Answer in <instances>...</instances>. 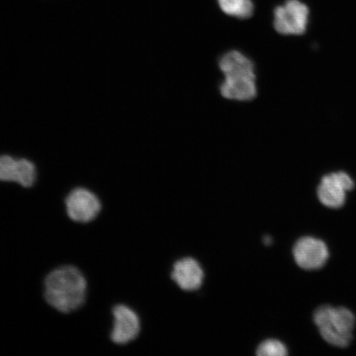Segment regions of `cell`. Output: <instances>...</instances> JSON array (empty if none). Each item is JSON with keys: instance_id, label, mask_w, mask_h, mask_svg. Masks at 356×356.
Here are the masks:
<instances>
[{"instance_id": "cell-5", "label": "cell", "mask_w": 356, "mask_h": 356, "mask_svg": "<svg viewBox=\"0 0 356 356\" xmlns=\"http://www.w3.org/2000/svg\"><path fill=\"white\" fill-rule=\"evenodd\" d=\"M355 182L345 172H336L325 175L318 186L317 195L323 206L339 209L344 206L346 193L353 190Z\"/></svg>"}, {"instance_id": "cell-1", "label": "cell", "mask_w": 356, "mask_h": 356, "mask_svg": "<svg viewBox=\"0 0 356 356\" xmlns=\"http://www.w3.org/2000/svg\"><path fill=\"white\" fill-rule=\"evenodd\" d=\"M88 283L82 271L68 265L57 267L44 280V299L52 309L69 314L86 304Z\"/></svg>"}, {"instance_id": "cell-2", "label": "cell", "mask_w": 356, "mask_h": 356, "mask_svg": "<svg viewBox=\"0 0 356 356\" xmlns=\"http://www.w3.org/2000/svg\"><path fill=\"white\" fill-rule=\"evenodd\" d=\"M314 322L328 344L345 348L353 339L355 316L344 307L320 306L314 312Z\"/></svg>"}, {"instance_id": "cell-4", "label": "cell", "mask_w": 356, "mask_h": 356, "mask_svg": "<svg viewBox=\"0 0 356 356\" xmlns=\"http://www.w3.org/2000/svg\"><path fill=\"white\" fill-rule=\"evenodd\" d=\"M65 204L70 219L83 225L95 220L102 208L99 197L84 188H76L71 191L67 195Z\"/></svg>"}, {"instance_id": "cell-6", "label": "cell", "mask_w": 356, "mask_h": 356, "mask_svg": "<svg viewBox=\"0 0 356 356\" xmlns=\"http://www.w3.org/2000/svg\"><path fill=\"white\" fill-rule=\"evenodd\" d=\"M293 257L300 268L307 270H318L327 264L329 249L321 239L304 237L298 240L293 246Z\"/></svg>"}, {"instance_id": "cell-8", "label": "cell", "mask_w": 356, "mask_h": 356, "mask_svg": "<svg viewBox=\"0 0 356 356\" xmlns=\"http://www.w3.org/2000/svg\"><path fill=\"white\" fill-rule=\"evenodd\" d=\"M113 327L110 338L115 345H127L139 336L140 322L135 311L124 305H117L113 309Z\"/></svg>"}, {"instance_id": "cell-10", "label": "cell", "mask_w": 356, "mask_h": 356, "mask_svg": "<svg viewBox=\"0 0 356 356\" xmlns=\"http://www.w3.org/2000/svg\"><path fill=\"white\" fill-rule=\"evenodd\" d=\"M204 277L202 267L193 257L182 258L173 265L172 279L184 291H197L202 286Z\"/></svg>"}, {"instance_id": "cell-12", "label": "cell", "mask_w": 356, "mask_h": 356, "mask_svg": "<svg viewBox=\"0 0 356 356\" xmlns=\"http://www.w3.org/2000/svg\"><path fill=\"white\" fill-rule=\"evenodd\" d=\"M259 356H286L288 355L286 346L282 341L268 339L261 342L257 349Z\"/></svg>"}, {"instance_id": "cell-3", "label": "cell", "mask_w": 356, "mask_h": 356, "mask_svg": "<svg viewBox=\"0 0 356 356\" xmlns=\"http://www.w3.org/2000/svg\"><path fill=\"white\" fill-rule=\"evenodd\" d=\"M309 8L300 0H286L274 11V29L284 35H300L306 32Z\"/></svg>"}, {"instance_id": "cell-11", "label": "cell", "mask_w": 356, "mask_h": 356, "mask_svg": "<svg viewBox=\"0 0 356 356\" xmlns=\"http://www.w3.org/2000/svg\"><path fill=\"white\" fill-rule=\"evenodd\" d=\"M221 10L225 15L247 19L254 13V4L252 0H218Z\"/></svg>"}, {"instance_id": "cell-9", "label": "cell", "mask_w": 356, "mask_h": 356, "mask_svg": "<svg viewBox=\"0 0 356 356\" xmlns=\"http://www.w3.org/2000/svg\"><path fill=\"white\" fill-rule=\"evenodd\" d=\"M37 180V168L26 159H16L12 156L0 155V181L16 182L24 188H30Z\"/></svg>"}, {"instance_id": "cell-13", "label": "cell", "mask_w": 356, "mask_h": 356, "mask_svg": "<svg viewBox=\"0 0 356 356\" xmlns=\"http://www.w3.org/2000/svg\"><path fill=\"white\" fill-rule=\"evenodd\" d=\"M264 242L266 245H270L273 243V238L271 237H269V236H266L264 238Z\"/></svg>"}, {"instance_id": "cell-7", "label": "cell", "mask_w": 356, "mask_h": 356, "mask_svg": "<svg viewBox=\"0 0 356 356\" xmlns=\"http://www.w3.org/2000/svg\"><path fill=\"white\" fill-rule=\"evenodd\" d=\"M220 86L221 95L226 99L248 102L257 95L256 71H238L224 75Z\"/></svg>"}]
</instances>
